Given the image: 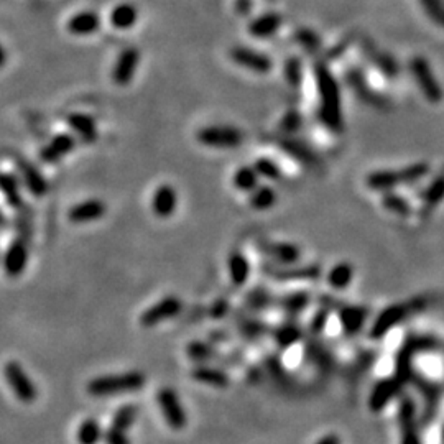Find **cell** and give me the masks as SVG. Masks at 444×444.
I'll list each match as a JSON object with an SVG mask.
<instances>
[{
	"instance_id": "cell-19",
	"label": "cell",
	"mask_w": 444,
	"mask_h": 444,
	"mask_svg": "<svg viewBox=\"0 0 444 444\" xmlns=\"http://www.w3.org/2000/svg\"><path fill=\"white\" fill-rule=\"evenodd\" d=\"M283 18L276 12H265L251 20L247 31L257 40H269L282 29Z\"/></svg>"
},
{
	"instance_id": "cell-5",
	"label": "cell",
	"mask_w": 444,
	"mask_h": 444,
	"mask_svg": "<svg viewBox=\"0 0 444 444\" xmlns=\"http://www.w3.org/2000/svg\"><path fill=\"white\" fill-rule=\"evenodd\" d=\"M157 403L160 406V411L165 418V423L168 425L171 429H180L187 428L188 425V413L184 410L183 403H181L178 393L173 388L163 387L157 392Z\"/></svg>"
},
{
	"instance_id": "cell-31",
	"label": "cell",
	"mask_w": 444,
	"mask_h": 444,
	"mask_svg": "<svg viewBox=\"0 0 444 444\" xmlns=\"http://www.w3.org/2000/svg\"><path fill=\"white\" fill-rule=\"evenodd\" d=\"M260 175L257 173V170L253 168V165H244L239 166L232 175V187L239 191L251 194L253 189L260 187Z\"/></svg>"
},
{
	"instance_id": "cell-44",
	"label": "cell",
	"mask_w": 444,
	"mask_h": 444,
	"mask_svg": "<svg viewBox=\"0 0 444 444\" xmlns=\"http://www.w3.org/2000/svg\"><path fill=\"white\" fill-rule=\"evenodd\" d=\"M382 203H383L385 209L395 212V214H405V212L409 211V207H406V203L403 201L400 196H397V194H393L390 191L385 193Z\"/></svg>"
},
{
	"instance_id": "cell-45",
	"label": "cell",
	"mask_w": 444,
	"mask_h": 444,
	"mask_svg": "<svg viewBox=\"0 0 444 444\" xmlns=\"http://www.w3.org/2000/svg\"><path fill=\"white\" fill-rule=\"evenodd\" d=\"M104 441H106V444H132L127 431H122V429H117L114 427L106 429Z\"/></svg>"
},
{
	"instance_id": "cell-21",
	"label": "cell",
	"mask_w": 444,
	"mask_h": 444,
	"mask_svg": "<svg viewBox=\"0 0 444 444\" xmlns=\"http://www.w3.org/2000/svg\"><path fill=\"white\" fill-rule=\"evenodd\" d=\"M191 379L194 382L207 385V387L214 388H228L230 383L229 375L224 370L217 369V367L207 365V364H198L193 367Z\"/></svg>"
},
{
	"instance_id": "cell-17",
	"label": "cell",
	"mask_w": 444,
	"mask_h": 444,
	"mask_svg": "<svg viewBox=\"0 0 444 444\" xmlns=\"http://www.w3.org/2000/svg\"><path fill=\"white\" fill-rule=\"evenodd\" d=\"M66 124L70 127V132L74 134L79 142L94 143L97 140V122L93 116L86 112H71L66 116Z\"/></svg>"
},
{
	"instance_id": "cell-27",
	"label": "cell",
	"mask_w": 444,
	"mask_h": 444,
	"mask_svg": "<svg viewBox=\"0 0 444 444\" xmlns=\"http://www.w3.org/2000/svg\"><path fill=\"white\" fill-rule=\"evenodd\" d=\"M271 336H273V342L280 349H290L296 342L301 341L303 329L300 328V324H298L296 321L290 319L276 326L273 333H271Z\"/></svg>"
},
{
	"instance_id": "cell-47",
	"label": "cell",
	"mask_w": 444,
	"mask_h": 444,
	"mask_svg": "<svg viewBox=\"0 0 444 444\" xmlns=\"http://www.w3.org/2000/svg\"><path fill=\"white\" fill-rule=\"evenodd\" d=\"M315 444H341V438H339L336 433H329L324 434L323 438H319Z\"/></svg>"
},
{
	"instance_id": "cell-25",
	"label": "cell",
	"mask_w": 444,
	"mask_h": 444,
	"mask_svg": "<svg viewBox=\"0 0 444 444\" xmlns=\"http://www.w3.org/2000/svg\"><path fill=\"white\" fill-rule=\"evenodd\" d=\"M339 321H341L342 331L347 336L357 334L362 329V326L365 323L367 318V310L360 306H349L342 305L339 306Z\"/></svg>"
},
{
	"instance_id": "cell-10",
	"label": "cell",
	"mask_w": 444,
	"mask_h": 444,
	"mask_svg": "<svg viewBox=\"0 0 444 444\" xmlns=\"http://www.w3.org/2000/svg\"><path fill=\"white\" fill-rule=\"evenodd\" d=\"M140 58H142V54H140L138 48L129 47L122 49L119 56L116 58L114 66H112V71H111L112 83L117 86H122V88L132 83L140 66Z\"/></svg>"
},
{
	"instance_id": "cell-2",
	"label": "cell",
	"mask_w": 444,
	"mask_h": 444,
	"mask_svg": "<svg viewBox=\"0 0 444 444\" xmlns=\"http://www.w3.org/2000/svg\"><path fill=\"white\" fill-rule=\"evenodd\" d=\"M145 383H147V379L142 372L127 370V372L99 375V377L90 379L86 385V390L90 397L106 398L138 392L145 387Z\"/></svg>"
},
{
	"instance_id": "cell-16",
	"label": "cell",
	"mask_w": 444,
	"mask_h": 444,
	"mask_svg": "<svg viewBox=\"0 0 444 444\" xmlns=\"http://www.w3.org/2000/svg\"><path fill=\"white\" fill-rule=\"evenodd\" d=\"M152 212L160 219H168L176 212L178 207V193L173 184L163 183L153 191L152 196Z\"/></svg>"
},
{
	"instance_id": "cell-9",
	"label": "cell",
	"mask_w": 444,
	"mask_h": 444,
	"mask_svg": "<svg viewBox=\"0 0 444 444\" xmlns=\"http://www.w3.org/2000/svg\"><path fill=\"white\" fill-rule=\"evenodd\" d=\"M30 235L20 234L17 239H13L10 246L7 247L6 255H3V270L7 276L17 278L24 273L26 265H29L30 257Z\"/></svg>"
},
{
	"instance_id": "cell-22",
	"label": "cell",
	"mask_w": 444,
	"mask_h": 444,
	"mask_svg": "<svg viewBox=\"0 0 444 444\" xmlns=\"http://www.w3.org/2000/svg\"><path fill=\"white\" fill-rule=\"evenodd\" d=\"M411 70H413L415 79L418 81L420 88L423 89L425 96H427L429 101H434V104L441 101V96H443L441 89H439L438 83L431 76V71H429L427 61L420 60L418 58V60H415L413 65H411Z\"/></svg>"
},
{
	"instance_id": "cell-1",
	"label": "cell",
	"mask_w": 444,
	"mask_h": 444,
	"mask_svg": "<svg viewBox=\"0 0 444 444\" xmlns=\"http://www.w3.org/2000/svg\"><path fill=\"white\" fill-rule=\"evenodd\" d=\"M312 72H315V83L318 89V117L321 124L333 134L342 132L344 117L338 81L324 63L315 65Z\"/></svg>"
},
{
	"instance_id": "cell-29",
	"label": "cell",
	"mask_w": 444,
	"mask_h": 444,
	"mask_svg": "<svg viewBox=\"0 0 444 444\" xmlns=\"http://www.w3.org/2000/svg\"><path fill=\"white\" fill-rule=\"evenodd\" d=\"M228 270L230 282H232L235 287H242V285L247 283L248 276H251V264H248V258L240 251H234L228 258Z\"/></svg>"
},
{
	"instance_id": "cell-49",
	"label": "cell",
	"mask_w": 444,
	"mask_h": 444,
	"mask_svg": "<svg viewBox=\"0 0 444 444\" xmlns=\"http://www.w3.org/2000/svg\"><path fill=\"white\" fill-rule=\"evenodd\" d=\"M252 7V0H237L235 2V8H237V12L242 13V15H246V13L251 10Z\"/></svg>"
},
{
	"instance_id": "cell-48",
	"label": "cell",
	"mask_w": 444,
	"mask_h": 444,
	"mask_svg": "<svg viewBox=\"0 0 444 444\" xmlns=\"http://www.w3.org/2000/svg\"><path fill=\"white\" fill-rule=\"evenodd\" d=\"M225 311H228V303H225V301H217L216 306L211 310L212 316H216V318H219V316L225 315Z\"/></svg>"
},
{
	"instance_id": "cell-36",
	"label": "cell",
	"mask_w": 444,
	"mask_h": 444,
	"mask_svg": "<svg viewBox=\"0 0 444 444\" xmlns=\"http://www.w3.org/2000/svg\"><path fill=\"white\" fill-rule=\"evenodd\" d=\"M400 425H402V444H420L418 434L415 431L413 425V409L411 403L405 402L400 410Z\"/></svg>"
},
{
	"instance_id": "cell-11",
	"label": "cell",
	"mask_w": 444,
	"mask_h": 444,
	"mask_svg": "<svg viewBox=\"0 0 444 444\" xmlns=\"http://www.w3.org/2000/svg\"><path fill=\"white\" fill-rule=\"evenodd\" d=\"M258 251L275 265H294L301 258V248L292 242H275V240H262L258 242Z\"/></svg>"
},
{
	"instance_id": "cell-18",
	"label": "cell",
	"mask_w": 444,
	"mask_h": 444,
	"mask_svg": "<svg viewBox=\"0 0 444 444\" xmlns=\"http://www.w3.org/2000/svg\"><path fill=\"white\" fill-rule=\"evenodd\" d=\"M102 26L101 15L94 10H83L74 13L66 22L68 33L74 36H89L97 33Z\"/></svg>"
},
{
	"instance_id": "cell-3",
	"label": "cell",
	"mask_w": 444,
	"mask_h": 444,
	"mask_svg": "<svg viewBox=\"0 0 444 444\" xmlns=\"http://www.w3.org/2000/svg\"><path fill=\"white\" fill-rule=\"evenodd\" d=\"M199 145L216 150H232L239 148L246 140L242 130L234 125H206L196 132Z\"/></svg>"
},
{
	"instance_id": "cell-6",
	"label": "cell",
	"mask_w": 444,
	"mask_h": 444,
	"mask_svg": "<svg viewBox=\"0 0 444 444\" xmlns=\"http://www.w3.org/2000/svg\"><path fill=\"white\" fill-rule=\"evenodd\" d=\"M3 375H6L8 387L12 388L13 395H15L18 400L24 403H31L36 400V397H38L36 385L31 382L30 375L25 372V369L22 367L20 362L8 360L6 364V369H3Z\"/></svg>"
},
{
	"instance_id": "cell-12",
	"label": "cell",
	"mask_w": 444,
	"mask_h": 444,
	"mask_svg": "<svg viewBox=\"0 0 444 444\" xmlns=\"http://www.w3.org/2000/svg\"><path fill=\"white\" fill-rule=\"evenodd\" d=\"M15 160L18 176H20L22 183L25 184V188L33 194L35 198H43L47 196L48 193V181L45 178V175L36 168V165H33L30 160L26 158L15 155L13 157Z\"/></svg>"
},
{
	"instance_id": "cell-15",
	"label": "cell",
	"mask_w": 444,
	"mask_h": 444,
	"mask_svg": "<svg viewBox=\"0 0 444 444\" xmlns=\"http://www.w3.org/2000/svg\"><path fill=\"white\" fill-rule=\"evenodd\" d=\"M265 273L271 276V278L280 280V282H290V280H318L321 276L319 265H305V267H296V265H265L264 267Z\"/></svg>"
},
{
	"instance_id": "cell-23",
	"label": "cell",
	"mask_w": 444,
	"mask_h": 444,
	"mask_svg": "<svg viewBox=\"0 0 444 444\" xmlns=\"http://www.w3.org/2000/svg\"><path fill=\"white\" fill-rule=\"evenodd\" d=\"M406 316V308L402 305H395L387 308L379 315V318L375 319V323L370 329V338L372 339H379L385 336V334L390 331L393 326L400 323V321Z\"/></svg>"
},
{
	"instance_id": "cell-39",
	"label": "cell",
	"mask_w": 444,
	"mask_h": 444,
	"mask_svg": "<svg viewBox=\"0 0 444 444\" xmlns=\"http://www.w3.org/2000/svg\"><path fill=\"white\" fill-rule=\"evenodd\" d=\"M271 303H273V296H271V293L264 287L252 288L251 292L246 294V305L247 308H251L252 311L267 310Z\"/></svg>"
},
{
	"instance_id": "cell-35",
	"label": "cell",
	"mask_w": 444,
	"mask_h": 444,
	"mask_svg": "<svg viewBox=\"0 0 444 444\" xmlns=\"http://www.w3.org/2000/svg\"><path fill=\"white\" fill-rule=\"evenodd\" d=\"M138 411H140L138 406L135 405V403H125V405L119 406V409L114 411L111 427L122 429V431H127V429L132 428L135 421H137Z\"/></svg>"
},
{
	"instance_id": "cell-20",
	"label": "cell",
	"mask_w": 444,
	"mask_h": 444,
	"mask_svg": "<svg viewBox=\"0 0 444 444\" xmlns=\"http://www.w3.org/2000/svg\"><path fill=\"white\" fill-rule=\"evenodd\" d=\"M280 148L283 152H287L290 157H293L294 160L300 161L301 165L308 166H315L318 165V153H316L310 145L301 142V140L290 137V135H285V137H280L278 142Z\"/></svg>"
},
{
	"instance_id": "cell-40",
	"label": "cell",
	"mask_w": 444,
	"mask_h": 444,
	"mask_svg": "<svg viewBox=\"0 0 444 444\" xmlns=\"http://www.w3.org/2000/svg\"><path fill=\"white\" fill-rule=\"evenodd\" d=\"M253 168L257 170V173L260 175V178L269 180V181H276L283 176L282 168L276 163L273 158L269 157H260L253 161Z\"/></svg>"
},
{
	"instance_id": "cell-4",
	"label": "cell",
	"mask_w": 444,
	"mask_h": 444,
	"mask_svg": "<svg viewBox=\"0 0 444 444\" xmlns=\"http://www.w3.org/2000/svg\"><path fill=\"white\" fill-rule=\"evenodd\" d=\"M428 166L427 165H418L413 166V168L406 170L405 173H395V171H374L365 178V184L374 191H382L388 193L393 187H398L400 183H411V181H416L421 176L427 175Z\"/></svg>"
},
{
	"instance_id": "cell-7",
	"label": "cell",
	"mask_w": 444,
	"mask_h": 444,
	"mask_svg": "<svg viewBox=\"0 0 444 444\" xmlns=\"http://www.w3.org/2000/svg\"><path fill=\"white\" fill-rule=\"evenodd\" d=\"M229 56L237 66L257 72V74H267L273 70V60L267 53L258 51L255 48L239 45V47L230 48Z\"/></svg>"
},
{
	"instance_id": "cell-13",
	"label": "cell",
	"mask_w": 444,
	"mask_h": 444,
	"mask_svg": "<svg viewBox=\"0 0 444 444\" xmlns=\"http://www.w3.org/2000/svg\"><path fill=\"white\" fill-rule=\"evenodd\" d=\"M78 137L72 132H58L56 135H53L51 140L40 150V158H42V161L45 163H49V165L61 161L63 158L70 155V153L78 147Z\"/></svg>"
},
{
	"instance_id": "cell-26",
	"label": "cell",
	"mask_w": 444,
	"mask_h": 444,
	"mask_svg": "<svg viewBox=\"0 0 444 444\" xmlns=\"http://www.w3.org/2000/svg\"><path fill=\"white\" fill-rule=\"evenodd\" d=\"M0 189H2V194L8 206L13 207V209H22L24 207L20 176L10 173V171H3L2 181H0Z\"/></svg>"
},
{
	"instance_id": "cell-33",
	"label": "cell",
	"mask_w": 444,
	"mask_h": 444,
	"mask_svg": "<svg viewBox=\"0 0 444 444\" xmlns=\"http://www.w3.org/2000/svg\"><path fill=\"white\" fill-rule=\"evenodd\" d=\"M352 278H354V267L347 264V262H341V264L334 265L329 270L328 276H326L328 283L334 290H346L351 285Z\"/></svg>"
},
{
	"instance_id": "cell-8",
	"label": "cell",
	"mask_w": 444,
	"mask_h": 444,
	"mask_svg": "<svg viewBox=\"0 0 444 444\" xmlns=\"http://www.w3.org/2000/svg\"><path fill=\"white\" fill-rule=\"evenodd\" d=\"M181 310H183V303H181L180 298L175 296V294H168V296L161 298L160 301L147 308L140 315V326L142 328H155V326L163 323V321L176 318Z\"/></svg>"
},
{
	"instance_id": "cell-30",
	"label": "cell",
	"mask_w": 444,
	"mask_h": 444,
	"mask_svg": "<svg viewBox=\"0 0 444 444\" xmlns=\"http://www.w3.org/2000/svg\"><path fill=\"white\" fill-rule=\"evenodd\" d=\"M278 203V193L270 184H260L248 194V206L253 211H269Z\"/></svg>"
},
{
	"instance_id": "cell-41",
	"label": "cell",
	"mask_w": 444,
	"mask_h": 444,
	"mask_svg": "<svg viewBox=\"0 0 444 444\" xmlns=\"http://www.w3.org/2000/svg\"><path fill=\"white\" fill-rule=\"evenodd\" d=\"M294 42L308 49V51H318L321 47L319 35L311 29H298L294 31Z\"/></svg>"
},
{
	"instance_id": "cell-42",
	"label": "cell",
	"mask_w": 444,
	"mask_h": 444,
	"mask_svg": "<svg viewBox=\"0 0 444 444\" xmlns=\"http://www.w3.org/2000/svg\"><path fill=\"white\" fill-rule=\"evenodd\" d=\"M301 127H303V116L298 111H294V109L288 111L287 114L282 117V120H280V130H282L285 135H290V137H293V135L296 134Z\"/></svg>"
},
{
	"instance_id": "cell-37",
	"label": "cell",
	"mask_w": 444,
	"mask_h": 444,
	"mask_svg": "<svg viewBox=\"0 0 444 444\" xmlns=\"http://www.w3.org/2000/svg\"><path fill=\"white\" fill-rule=\"evenodd\" d=\"M104 438L101 423L96 418H88L78 427L76 439L79 444H97Z\"/></svg>"
},
{
	"instance_id": "cell-28",
	"label": "cell",
	"mask_w": 444,
	"mask_h": 444,
	"mask_svg": "<svg viewBox=\"0 0 444 444\" xmlns=\"http://www.w3.org/2000/svg\"><path fill=\"white\" fill-rule=\"evenodd\" d=\"M398 382L393 379L382 380L374 387L372 393L369 397V409L372 411H380L387 406V403L397 395Z\"/></svg>"
},
{
	"instance_id": "cell-24",
	"label": "cell",
	"mask_w": 444,
	"mask_h": 444,
	"mask_svg": "<svg viewBox=\"0 0 444 444\" xmlns=\"http://www.w3.org/2000/svg\"><path fill=\"white\" fill-rule=\"evenodd\" d=\"M138 20V8L130 2H122L112 8L111 15H109V22L114 26L116 30L125 31L134 29L135 24Z\"/></svg>"
},
{
	"instance_id": "cell-43",
	"label": "cell",
	"mask_w": 444,
	"mask_h": 444,
	"mask_svg": "<svg viewBox=\"0 0 444 444\" xmlns=\"http://www.w3.org/2000/svg\"><path fill=\"white\" fill-rule=\"evenodd\" d=\"M265 323H262V321H257V319H247L244 321L242 326H240V333L244 334L247 339H255V338H260L262 334L265 333L267 328H265Z\"/></svg>"
},
{
	"instance_id": "cell-46",
	"label": "cell",
	"mask_w": 444,
	"mask_h": 444,
	"mask_svg": "<svg viewBox=\"0 0 444 444\" xmlns=\"http://www.w3.org/2000/svg\"><path fill=\"white\" fill-rule=\"evenodd\" d=\"M328 318H329V308H321V310L316 312L315 316L311 318L310 323V331L311 333H321L328 324Z\"/></svg>"
},
{
	"instance_id": "cell-38",
	"label": "cell",
	"mask_w": 444,
	"mask_h": 444,
	"mask_svg": "<svg viewBox=\"0 0 444 444\" xmlns=\"http://www.w3.org/2000/svg\"><path fill=\"white\" fill-rule=\"evenodd\" d=\"M305 71H303V63L298 56H290L285 60L283 65V76L285 81H287L288 86L298 89L303 84V79H305Z\"/></svg>"
},
{
	"instance_id": "cell-32",
	"label": "cell",
	"mask_w": 444,
	"mask_h": 444,
	"mask_svg": "<svg viewBox=\"0 0 444 444\" xmlns=\"http://www.w3.org/2000/svg\"><path fill=\"white\" fill-rule=\"evenodd\" d=\"M310 301L311 294L308 292H293L280 298V308L287 312L290 318H294L306 310Z\"/></svg>"
},
{
	"instance_id": "cell-34",
	"label": "cell",
	"mask_w": 444,
	"mask_h": 444,
	"mask_svg": "<svg viewBox=\"0 0 444 444\" xmlns=\"http://www.w3.org/2000/svg\"><path fill=\"white\" fill-rule=\"evenodd\" d=\"M187 356L196 364H206V362L214 360L219 357V351L209 342L205 341H191L187 346Z\"/></svg>"
},
{
	"instance_id": "cell-14",
	"label": "cell",
	"mask_w": 444,
	"mask_h": 444,
	"mask_svg": "<svg viewBox=\"0 0 444 444\" xmlns=\"http://www.w3.org/2000/svg\"><path fill=\"white\" fill-rule=\"evenodd\" d=\"M106 203L101 201L99 198H90L71 206L70 211H68V219H70L72 224H90V222L102 219V217L106 216Z\"/></svg>"
}]
</instances>
